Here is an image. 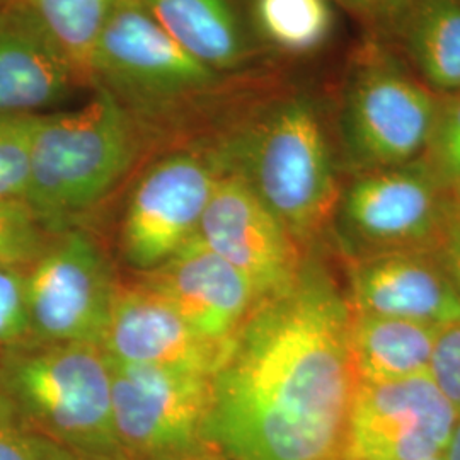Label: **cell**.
Returning a JSON list of instances; mask_svg holds the SVG:
<instances>
[{
	"label": "cell",
	"mask_w": 460,
	"mask_h": 460,
	"mask_svg": "<svg viewBox=\"0 0 460 460\" xmlns=\"http://www.w3.org/2000/svg\"><path fill=\"white\" fill-rule=\"evenodd\" d=\"M66 53L83 81H89L93 51L119 0H24Z\"/></svg>",
	"instance_id": "21"
},
{
	"label": "cell",
	"mask_w": 460,
	"mask_h": 460,
	"mask_svg": "<svg viewBox=\"0 0 460 460\" xmlns=\"http://www.w3.org/2000/svg\"><path fill=\"white\" fill-rule=\"evenodd\" d=\"M9 2H11V0H0V7L5 5V4H9Z\"/></svg>",
	"instance_id": "34"
},
{
	"label": "cell",
	"mask_w": 460,
	"mask_h": 460,
	"mask_svg": "<svg viewBox=\"0 0 460 460\" xmlns=\"http://www.w3.org/2000/svg\"><path fill=\"white\" fill-rule=\"evenodd\" d=\"M429 377L460 414V321L442 326L438 331Z\"/></svg>",
	"instance_id": "27"
},
{
	"label": "cell",
	"mask_w": 460,
	"mask_h": 460,
	"mask_svg": "<svg viewBox=\"0 0 460 460\" xmlns=\"http://www.w3.org/2000/svg\"><path fill=\"white\" fill-rule=\"evenodd\" d=\"M197 235L252 283L260 300L296 281L302 260L296 241L246 182L222 172Z\"/></svg>",
	"instance_id": "11"
},
{
	"label": "cell",
	"mask_w": 460,
	"mask_h": 460,
	"mask_svg": "<svg viewBox=\"0 0 460 460\" xmlns=\"http://www.w3.org/2000/svg\"><path fill=\"white\" fill-rule=\"evenodd\" d=\"M101 346L116 362L212 377L226 345L201 338L164 296L142 281L118 288Z\"/></svg>",
	"instance_id": "14"
},
{
	"label": "cell",
	"mask_w": 460,
	"mask_h": 460,
	"mask_svg": "<svg viewBox=\"0 0 460 460\" xmlns=\"http://www.w3.org/2000/svg\"><path fill=\"white\" fill-rule=\"evenodd\" d=\"M81 75L24 0L0 7V116L40 115L64 102Z\"/></svg>",
	"instance_id": "16"
},
{
	"label": "cell",
	"mask_w": 460,
	"mask_h": 460,
	"mask_svg": "<svg viewBox=\"0 0 460 460\" xmlns=\"http://www.w3.org/2000/svg\"><path fill=\"white\" fill-rule=\"evenodd\" d=\"M435 94L460 91V0H399L377 22Z\"/></svg>",
	"instance_id": "17"
},
{
	"label": "cell",
	"mask_w": 460,
	"mask_h": 460,
	"mask_svg": "<svg viewBox=\"0 0 460 460\" xmlns=\"http://www.w3.org/2000/svg\"><path fill=\"white\" fill-rule=\"evenodd\" d=\"M220 174L208 147L181 148L150 165L133 186L123 215L125 261L148 273L190 243Z\"/></svg>",
	"instance_id": "9"
},
{
	"label": "cell",
	"mask_w": 460,
	"mask_h": 460,
	"mask_svg": "<svg viewBox=\"0 0 460 460\" xmlns=\"http://www.w3.org/2000/svg\"><path fill=\"white\" fill-rule=\"evenodd\" d=\"M144 283L164 296L201 338L217 345H226L260 302L246 275L198 235L146 273Z\"/></svg>",
	"instance_id": "13"
},
{
	"label": "cell",
	"mask_w": 460,
	"mask_h": 460,
	"mask_svg": "<svg viewBox=\"0 0 460 460\" xmlns=\"http://www.w3.org/2000/svg\"><path fill=\"white\" fill-rule=\"evenodd\" d=\"M343 98L346 140L363 164H408L427 150L440 96L391 55H365Z\"/></svg>",
	"instance_id": "7"
},
{
	"label": "cell",
	"mask_w": 460,
	"mask_h": 460,
	"mask_svg": "<svg viewBox=\"0 0 460 460\" xmlns=\"http://www.w3.org/2000/svg\"><path fill=\"white\" fill-rule=\"evenodd\" d=\"M435 460H444V459H435Z\"/></svg>",
	"instance_id": "35"
},
{
	"label": "cell",
	"mask_w": 460,
	"mask_h": 460,
	"mask_svg": "<svg viewBox=\"0 0 460 460\" xmlns=\"http://www.w3.org/2000/svg\"><path fill=\"white\" fill-rule=\"evenodd\" d=\"M438 244L442 246V264L460 292V198L450 193L444 229Z\"/></svg>",
	"instance_id": "28"
},
{
	"label": "cell",
	"mask_w": 460,
	"mask_h": 460,
	"mask_svg": "<svg viewBox=\"0 0 460 460\" xmlns=\"http://www.w3.org/2000/svg\"><path fill=\"white\" fill-rule=\"evenodd\" d=\"M349 321L332 279L307 264L256 304L210 377L203 444L215 459L345 460L358 384Z\"/></svg>",
	"instance_id": "1"
},
{
	"label": "cell",
	"mask_w": 460,
	"mask_h": 460,
	"mask_svg": "<svg viewBox=\"0 0 460 460\" xmlns=\"http://www.w3.org/2000/svg\"><path fill=\"white\" fill-rule=\"evenodd\" d=\"M30 336L26 275L0 264V345L22 343Z\"/></svg>",
	"instance_id": "26"
},
{
	"label": "cell",
	"mask_w": 460,
	"mask_h": 460,
	"mask_svg": "<svg viewBox=\"0 0 460 460\" xmlns=\"http://www.w3.org/2000/svg\"><path fill=\"white\" fill-rule=\"evenodd\" d=\"M74 111L36 115L26 205L43 229L94 207L130 171L142 132L119 101L101 85Z\"/></svg>",
	"instance_id": "3"
},
{
	"label": "cell",
	"mask_w": 460,
	"mask_h": 460,
	"mask_svg": "<svg viewBox=\"0 0 460 460\" xmlns=\"http://www.w3.org/2000/svg\"><path fill=\"white\" fill-rule=\"evenodd\" d=\"M222 172L246 182L296 241L324 229L340 190L313 99L264 102L208 146Z\"/></svg>",
	"instance_id": "2"
},
{
	"label": "cell",
	"mask_w": 460,
	"mask_h": 460,
	"mask_svg": "<svg viewBox=\"0 0 460 460\" xmlns=\"http://www.w3.org/2000/svg\"><path fill=\"white\" fill-rule=\"evenodd\" d=\"M45 229L33 210L16 199L0 198V264L31 266L45 251Z\"/></svg>",
	"instance_id": "23"
},
{
	"label": "cell",
	"mask_w": 460,
	"mask_h": 460,
	"mask_svg": "<svg viewBox=\"0 0 460 460\" xmlns=\"http://www.w3.org/2000/svg\"><path fill=\"white\" fill-rule=\"evenodd\" d=\"M188 460H218L215 459L214 456L210 454V452H203V454H199V456H197V457H193V459H188Z\"/></svg>",
	"instance_id": "32"
},
{
	"label": "cell",
	"mask_w": 460,
	"mask_h": 460,
	"mask_svg": "<svg viewBox=\"0 0 460 460\" xmlns=\"http://www.w3.org/2000/svg\"><path fill=\"white\" fill-rule=\"evenodd\" d=\"M438 326L351 313L349 351L358 382H393L429 374Z\"/></svg>",
	"instance_id": "19"
},
{
	"label": "cell",
	"mask_w": 460,
	"mask_h": 460,
	"mask_svg": "<svg viewBox=\"0 0 460 460\" xmlns=\"http://www.w3.org/2000/svg\"><path fill=\"white\" fill-rule=\"evenodd\" d=\"M36 115L0 116V198L26 203Z\"/></svg>",
	"instance_id": "22"
},
{
	"label": "cell",
	"mask_w": 460,
	"mask_h": 460,
	"mask_svg": "<svg viewBox=\"0 0 460 460\" xmlns=\"http://www.w3.org/2000/svg\"><path fill=\"white\" fill-rule=\"evenodd\" d=\"M118 285L96 241L68 229L47 244L26 273L30 334L38 341L101 346Z\"/></svg>",
	"instance_id": "8"
},
{
	"label": "cell",
	"mask_w": 460,
	"mask_h": 460,
	"mask_svg": "<svg viewBox=\"0 0 460 460\" xmlns=\"http://www.w3.org/2000/svg\"><path fill=\"white\" fill-rule=\"evenodd\" d=\"M226 81L148 16L138 0H119L93 51L89 84L111 93L144 128L171 123L208 101Z\"/></svg>",
	"instance_id": "5"
},
{
	"label": "cell",
	"mask_w": 460,
	"mask_h": 460,
	"mask_svg": "<svg viewBox=\"0 0 460 460\" xmlns=\"http://www.w3.org/2000/svg\"><path fill=\"white\" fill-rule=\"evenodd\" d=\"M190 55L227 75L247 64L251 41L234 0H138Z\"/></svg>",
	"instance_id": "18"
},
{
	"label": "cell",
	"mask_w": 460,
	"mask_h": 460,
	"mask_svg": "<svg viewBox=\"0 0 460 460\" xmlns=\"http://www.w3.org/2000/svg\"><path fill=\"white\" fill-rule=\"evenodd\" d=\"M251 16L264 43L290 57L323 49L334 28L331 0H251Z\"/></svg>",
	"instance_id": "20"
},
{
	"label": "cell",
	"mask_w": 460,
	"mask_h": 460,
	"mask_svg": "<svg viewBox=\"0 0 460 460\" xmlns=\"http://www.w3.org/2000/svg\"><path fill=\"white\" fill-rule=\"evenodd\" d=\"M444 460H460V418L454 433H452L450 444L445 450Z\"/></svg>",
	"instance_id": "31"
},
{
	"label": "cell",
	"mask_w": 460,
	"mask_h": 460,
	"mask_svg": "<svg viewBox=\"0 0 460 460\" xmlns=\"http://www.w3.org/2000/svg\"><path fill=\"white\" fill-rule=\"evenodd\" d=\"M459 418L429 374L358 382L348 416L345 460L444 459Z\"/></svg>",
	"instance_id": "10"
},
{
	"label": "cell",
	"mask_w": 460,
	"mask_h": 460,
	"mask_svg": "<svg viewBox=\"0 0 460 460\" xmlns=\"http://www.w3.org/2000/svg\"><path fill=\"white\" fill-rule=\"evenodd\" d=\"M338 2H341L346 9L360 14L363 19H368L377 24L399 0H338Z\"/></svg>",
	"instance_id": "29"
},
{
	"label": "cell",
	"mask_w": 460,
	"mask_h": 460,
	"mask_svg": "<svg viewBox=\"0 0 460 460\" xmlns=\"http://www.w3.org/2000/svg\"><path fill=\"white\" fill-rule=\"evenodd\" d=\"M210 393V376L111 358L119 454L130 460H188L203 454Z\"/></svg>",
	"instance_id": "6"
},
{
	"label": "cell",
	"mask_w": 460,
	"mask_h": 460,
	"mask_svg": "<svg viewBox=\"0 0 460 460\" xmlns=\"http://www.w3.org/2000/svg\"><path fill=\"white\" fill-rule=\"evenodd\" d=\"M351 313L447 326L460 321V292L444 264L416 251H382L355 266Z\"/></svg>",
	"instance_id": "15"
},
{
	"label": "cell",
	"mask_w": 460,
	"mask_h": 460,
	"mask_svg": "<svg viewBox=\"0 0 460 460\" xmlns=\"http://www.w3.org/2000/svg\"><path fill=\"white\" fill-rule=\"evenodd\" d=\"M427 163L450 190L460 182V91L438 99Z\"/></svg>",
	"instance_id": "24"
},
{
	"label": "cell",
	"mask_w": 460,
	"mask_h": 460,
	"mask_svg": "<svg viewBox=\"0 0 460 460\" xmlns=\"http://www.w3.org/2000/svg\"><path fill=\"white\" fill-rule=\"evenodd\" d=\"M58 445L38 433L0 393V460H55Z\"/></svg>",
	"instance_id": "25"
},
{
	"label": "cell",
	"mask_w": 460,
	"mask_h": 460,
	"mask_svg": "<svg viewBox=\"0 0 460 460\" xmlns=\"http://www.w3.org/2000/svg\"><path fill=\"white\" fill-rule=\"evenodd\" d=\"M0 393L49 442L77 454H119L111 358L102 346L38 340L7 346L0 358Z\"/></svg>",
	"instance_id": "4"
},
{
	"label": "cell",
	"mask_w": 460,
	"mask_h": 460,
	"mask_svg": "<svg viewBox=\"0 0 460 460\" xmlns=\"http://www.w3.org/2000/svg\"><path fill=\"white\" fill-rule=\"evenodd\" d=\"M450 193H452L454 197L460 198V182L459 184H456L454 188H450Z\"/></svg>",
	"instance_id": "33"
},
{
	"label": "cell",
	"mask_w": 460,
	"mask_h": 460,
	"mask_svg": "<svg viewBox=\"0 0 460 460\" xmlns=\"http://www.w3.org/2000/svg\"><path fill=\"white\" fill-rule=\"evenodd\" d=\"M55 460H130L127 459L121 454H115V456H93V454H77V452H70L66 448H58Z\"/></svg>",
	"instance_id": "30"
},
{
	"label": "cell",
	"mask_w": 460,
	"mask_h": 460,
	"mask_svg": "<svg viewBox=\"0 0 460 460\" xmlns=\"http://www.w3.org/2000/svg\"><path fill=\"white\" fill-rule=\"evenodd\" d=\"M427 161L376 169L346 193V222L365 243L410 251L440 239L450 198Z\"/></svg>",
	"instance_id": "12"
}]
</instances>
